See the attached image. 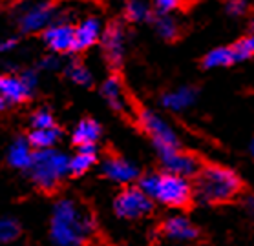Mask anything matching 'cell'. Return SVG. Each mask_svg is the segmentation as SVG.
<instances>
[{
    "mask_svg": "<svg viewBox=\"0 0 254 246\" xmlns=\"http://www.w3.org/2000/svg\"><path fill=\"white\" fill-rule=\"evenodd\" d=\"M93 224L73 200L59 202L52 221V237L59 246H82L92 235Z\"/></svg>",
    "mask_w": 254,
    "mask_h": 246,
    "instance_id": "6da1fadb",
    "label": "cell"
},
{
    "mask_svg": "<svg viewBox=\"0 0 254 246\" xmlns=\"http://www.w3.org/2000/svg\"><path fill=\"white\" fill-rule=\"evenodd\" d=\"M240 179L221 166H205L196 173V197L203 202H225L240 192Z\"/></svg>",
    "mask_w": 254,
    "mask_h": 246,
    "instance_id": "7a4b0ae2",
    "label": "cell"
},
{
    "mask_svg": "<svg viewBox=\"0 0 254 246\" xmlns=\"http://www.w3.org/2000/svg\"><path fill=\"white\" fill-rule=\"evenodd\" d=\"M31 177L37 188L44 194H52L61 186L66 173H69V159L53 149H39L31 155Z\"/></svg>",
    "mask_w": 254,
    "mask_h": 246,
    "instance_id": "3957f363",
    "label": "cell"
},
{
    "mask_svg": "<svg viewBox=\"0 0 254 246\" xmlns=\"http://www.w3.org/2000/svg\"><path fill=\"white\" fill-rule=\"evenodd\" d=\"M194 197V190L187 177L174 175V173H159L154 199L161 200L163 204L172 208H185Z\"/></svg>",
    "mask_w": 254,
    "mask_h": 246,
    "instance_id": "277c9868",
    "label": "cell"
},
{
    "mask_svg": "<svg viewBox=\"0 0 254 246\" xmlns=\"http://www.w3.org/2000/svg\"><path fill=\"white\" fill-rule=\"evenodd\" d=\"M152 199L139 188H127L114 200V212L121 219H139L152 212Z\"/></svg>",
    "mask_w": 254,
    "mask_h": 246,
    "instance_id": "5b68a950",
    "label": "cell"
},
{
    "mask_svg": "<svg viewBox=\"0 0 254 246\" xmlns=\"http://www.w3.org/2000/svg\"><path fill=\"white\" fill-rule=\"evenodd\" d=\"M141 120H143L144 130L150 135L152 143H154V146L157 148L161 157L167 153H172V151H176L179 148V143L176 135H174V132L157 115H154L152 111H143L141 113Z\"/></svg>",
    "mask_w": 254,
    "mask_h": 246,
    "instance_id": "8992f818",
    "label": "cell"
},
{
    "mask_svg": "<svg viewBox=\"0 0 254 246\" xmlns=\"http://www.w3.org/2000/svg\"><path fill=\"white\" fill-rule=\"evenodd\" d=\"M46 44L57 53H68L75 49V28L69 24H55L44 33Z\"/></svg>",
    "mask_w": 254,
    "mask_h": 246,
    "instance_id": "52a82bcc",
    "label": "cell"
},
{
    "mask_svg": "<svg viewBox=\"0 0 254 246\" xmlns=\"http://www.w3.org/2000/svg\"><path fill=\"white\" fill-rule=\"evenodd\" d=\"M163 166L168 173H174V175H181V177H190V175H196L197 170H199V164L197 160L192 157V155L181 153L179 149L172 151V153H167L161 157Z\"/></svg>",
    "mask_w": 254,
    "mask_h": 246,
    "instance_id": "ba28073f",
    "label": "cell"
},
{
    "mask_svg": "<svg viewBox=\"0 0 254 246\" xmlns=\"http://www.w3.org/2000/svg\"><path fill=\"white\" fill-rule=\"evenodd\" d=\"M123 26L119 22H112L103 35V49L112 66H119L123 58Z\"/></svg>",
    "mask_w": 254,
    "mask_h": 246,
    "instance_id": "9c48e42d",
    "label": "cell"
},
{
    "mask_svg": "<svg viewBox=\"0 0 254 246\" xmlns=\"http://www.w3.org/2000/svg\"><path fill=\"white\" fill-rule=\"evenodd\" d=\"M0 97L9 102L22 104L31 98V92L22 80L15 79L11 75H0Z\"/></svg>",
    "mask_w": 254,
    "mask_h": 246,
    "instance_id": "30bf717a",
    "label": "cell"
},
{
    "mask_svg": "<svg viewBox=\"0 0 254 246\" xmlns=\"http://www.w3.org/2000/svg\"><path fill=\"white\" fill-rule=\"evenodd\" d=\"M104 173H106L108 179L116 181V183H121V184L132 183L133 179H137V175H139L137 168L132 166L128 160L121 159V157H112V159L106 160Z\"/></svg>",
    "mask_w": 254,
    "mask_h": 246,
    "instance_id": "8fae6325",
    "label": "cell"
},
{
    "mask_svg": "<svg viewBox=\"0 0 254 246\" xmlns=\"http://www.w3.org/2000/svg\"><path fill=\"white\" fill-rule=\"evenodd\" d=\"M101 35V24L95 17H90L82 20L75 28V49L73 51H84L88 48H92L99 40Z\"/></svg>",
    "mask_w": 254,
    "mask_h": 246,
    "instance_id": "7c38bea8",
    "label": "cell"
},
{
    "mask_svg": "<svg viewBox=\"0 0 254 246\" xmlns=\"http://www.w3.org/2000/svg\"><path fill=\"white\" fill-rule=\"evenodd\" d=\"M101 137V126L95 120L84 119L77 124L75 132H73V144L77 148H95V143Z\"/></svg>",
    "mask_w": 254,
    "mask_h": 246,
    "instance_id": "4fadbf2b",
    "label": "cell"
},
{
    "mask_svg": "<svg viewBox=\"0 0 254 246\" xmlns=\"http://www.w3.org/2000/svg\"><path fill=\"white\" fill-rule=\"evenodd\" d=\"M53 17V7L52 4H39V6L31 7L20 20L24 31H35V29L44 28Z\"/></svg>",
    "mask_w": 254,
    "mask_h": 246,
    "instance_id": "5bb4252c",
    "label": "cell"
},
{
    "mask_svg": "<svg viewBox=\"0 0 254 246\" xmlns=\"http://www.w3.org/2000/svg\"><path fill=\"white\" fill-rule=\"evenodd\" d=\"M163 232L167 237L176 241H190L197 235V230L185 217H170L163 224Z\"/></svg>",
    "mask_w": 254,
    "mask_h": 246,
    "instance_id": "9a60e30c",
    "label": "cell"
},
{
    "mask_svg": "<svg viewBox=\"0 0 254 246\" xmlns=\"http://www.w3.org/2000/svg\"><path fill=\"white\" fill-rule=\"evenodd\" d=\"M95 162H97L95 148H79V153L73 159H69V173L73 177H81Z\"/></svg>",
    "mask_w": 254,
    "mask_h": 246,
    "instance_id": "2e32d148",
    "label": "cell"
},
{
    "mask_svg": "<svg viewBox=\"0 0 254 246\" xmlns=\"http://www.w3.org/2000/svg\"><path fill=\"white\" fill-rule=\"evenodd\" d=\"M236 62L234 57V49L232 46L225 48H216L212 51H208L203 58V66L205 68H223V66H231Z\"/></svg>",
    "mask_w": 254,
    "mask_h": 246,
    "instance_id": "e0dca14e",
    "label": "cell"
},
{
    "mask_svg": "<svg viewBox=\"0 0 254 246\" xmlns=\"http://www.w3.org/2000/svg\"><path fill=\"white\" fill-rule=\"evenodd\" d=\"M103 97L112 104V108L123 111L125 108V98H123V84L117 77H110L103 84Z\"/></svg>",
    "mask_w": 254,
    "mask_h": 246,
    "instance_id": "ac0fdd59",
    "label": "cell"
},
{
    "mask_svg": "<svg viewBox=\"0 0 254 246\" xmlns=\"http://www.w3.org/2000/svg\"><path fill=\"white\" fill-rule=\"evenodd\" d=\"M194 98H196V92L192 90V88H181L178 92H172L165 95L163 98V104L170 109H183L187 106H190L194 102Z\"/></svg>",
    "mask_w": 254,
    "mask_h": 246,
    "instance_id": "d6986e66",
    "label": "cell"
},
{
    "mask_svg": "<svg viewBox=\"0 0 254 246\" xmlns=\"http://www.w3.org/2000/svg\"><path fill=\"white\" fill-rule=\"evenodd\" d=\"M59 135H61V130L57 126L46 128V130H35V132L29 133L28 144H31L37 149H46L57 141Z\"/></svg>",
    "mask_w": 254,
    "mask_h": 246,
    "instance_id": "ffe728a7",
    "label": "cell"
},
{
    "mask_svg": "<svg viewBox=\"0 0 254 246\" xmlns=\"http://www.w3.org/2000/svg\"><path fill=\"white\" fill-rule=\"evenodd\" d=\"M232 49H234L236 62L245 60V58H251L254 55V18H253V31H251V35L242 40H238L236 44L232 46Z\"/></svg>",
    "mask_w": 254,
    "mask_h": 246,
    "instance_id": "44dd1931",
    "label": "cell"
},
{
    "mask_svg": "<svg viewBox=\"0 0 254 246\" xmlns=\"http://www.w3.org/2000/svg\"><path fill=\"white\" fill-rule=\"evenodd\" d=\"M22 234V228L17 221L13 219H4L0 221V245H7V243H13L15 239H18Z\"/></svg>",
    "mask_w": 254,
    "mask_h": 246,
    "instance_id": "7402d4cb",
    "label": "cell"
},
{
    "mask_svg": "<svg viewBox=\"0 0 254 246\" xmlns=\"http://www.w3.org/2000/svg\"><path fill=\"white\" fill-rule=\"evenodd\" d=\"M31 151H29V146L22 141H18L17 146H13L11 149V155H9V160H11V164L18 168H28L31 164Z\"/></svg>",
    "mask_w": 254,
    "mask_h": 246,
    "instance_id": "603a6c76",
    "label": "cell"
},
{
    "mask_svg": "<svg viewBox=\"0 0 254 246\" xmlns=\"http://www.w3.org/2000/svg\"><path fill=\"white\" fill-rule=\"evenodd\" d=\"M154 24H156L157 33L161 35L163 39L174 40L176 37H178V24L174 22L170 17H167V15H157Z\"/></svg>",
    "mask_w": 254,
    "mask_h": 246,
    "instance_id": "cb8c5ba5",
    "label": "cell"
},
{
    "mask_svg": "<svg viewBox=\"0 0 254 246\" xmlns=\"http://www.w3.org/2000/svg\"><path fill=\"white\" fill-rule=\"evenodd\" d=\"M68 75L71 79L75 80L77 84H82V86H88V84H92V75L88 71L81 62H73L71 66L68 68Z\"/></svg>",
    "mask_w": 254,
    "mask_h": 246,
    "instance_id": "d4e9b609",
    "label": "cell"
},
{
    "mask_svg": "<svg viewBox=\"0 0 254 246\" xmlns=\"http://www.w3.org/2000/svg\"><path fill=\"white\" fill-rule=\"evenodd\" d=\"M148 15V9L144 4H141L139 0H130L127 6V17L128 20H141Z\"/></svg>",
    "mask_w": 254,
    "mask_h": 246,
    "instance_id": "484cf974",
    "label": "cell"
},
{
    "mask_svg": "<svg viewBox=\"0 0 254 246\" xmlns=\"http://www.w3.org/2000/svg\"><path fill=\"white\" fill-rule=\"evenodd\" d=\"M33 126H35V130H46V128H53V126H55V122H53L52 113H50V111H44V109L37 111V113L33 115Z\"/></svg>",
    "mask_w": 254,
    "mask_h": 246,
    "instance_id": "4316f807",
    "label": "cell"
},
{
    "mask_svg": "<svg viewBox=\"0 0 254 246\" xmlns=\"http://www.w3.org/2000/svg\"><path fill=\"white\" fill-rule=\"evenodd\" d=\"M247 11V2L245 0H229L227 2V13L229 15H234V17H240Z\"/></svg>",
    "mask_w": 254,
    "mask_h": 246,
    "instance_id": "83f0119b",
    "label": "cell"
},
{
    "mask_svg": "<svg viewBox=\"0 0 254 246\" xmlns=\"http://www.w3.org/2000/svg\"><path fill=\"white\" fill-rule=\"evenodd\" d=\"M154 2H156L157 11L161 13V15H167V13L174 11L181 4V0H154Z\"/></svg>",
    "mask_w": 254,
    "mask_h": 246,
    "instance_id": "f1b7e54d",
    "label": "cell"
},
{
    "mask_svg": "<svg viewBox=\"0 0 254 246\" xmlns=\"http://www.w3.org/2000/svg\"><path fill=\"white\" fill-rule=\"evenodd\" d=\"M245 206H247V210L251 212V215L254 217V195H249L247 199H245Z\"/></svg>",
    "mask_w": 254,
    "mask_h": 246,
    "instance_id": "f546056e",
    "label": "cell"
},
{
    "mask_svg": "<svg viewBox=\"0 0 254 246\" xmlns=\"http://www.w3.org/2000/svg\"><path fill=\"white\" fill-rule=\"evenodd\" d=\"M4 108H6V100H4V98L0 97V111H2Z\"/></svg>",
    "mask_w": 254,
    "mask_h": 246,
    "instance_id": "4dcf8cb0",
    "label": "cell"
},
{
    "mask_svg": "<svg viewBox=\"0 0 254 246\" xmlns=\"http://www.w3.org/2000/svg\"><path fill=\"white\" fill-rule=\"evenodd\" d=\"M251 153L254 155V141H253V144H251Z\"/></svg>",
    "mask_w": 254,
    "mask_h": 246,
    "instance_id": "1f68e13d",
    "label": "cell"
}]
</instances>
